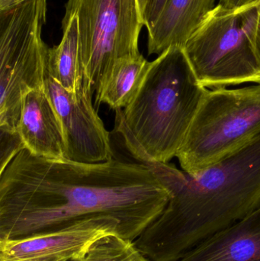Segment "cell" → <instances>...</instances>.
<instances>
[{
    "label": "cell",
    "instance_id": "1",
    "mask_svg": "<svg viewBox=\"0 0 260 261\" xmlns=\"http://www.w3.org/2000/svg\"><path fill=\"white\" fill-rule=\"evenodd\" d=\"M170 199L142 163L82 164L32 154L24 148L0 173V240L18 239L81 219L106 216L134 242Z\"/></svg>",
    "mask_w": 260,
    "mask_h": 261
},
{
    "label": "cell",
    "instance_id": "2",
    "mask_svg": "<svg viewBox=\"0 0 260 261\" xmlns=\"http://www.w3.org/2000/svg\"><path fill=\"white\" fill-rule=\"evenodd\" d=\"M169 190L162 214L134 241L150 261H177L260 205V135L195 174L148 163Z\"/></svg>",
    "mask_w": 260,
    "mask_h": 261
},
{
    "label": "cell",
    "instance_id": "3",
    "mask_svg": "<svg viewBox=\"0 0 260 261\" xmlns=\"http://www.w3.org/2000/svg\"><path fill=\"white\" fill-rule=\"evenodd\" d=\"M208 90L184 47H169L150 63L132 102L116 111V132L142 164H168L177 158Z\"/></svg>",
    "mask_w": 260,
    "mask_h": 261
},
{
    "label": "cell",
    "instance_id": "4",
    "mask_svg": "<svg viewBox=\"0 0 260 261\" xmlns=\"http://www.w3.org/2000/svg\"><path fill=\"white\" fill-rule=\"evenodd\" d=\"M260 0L235 9L217 5L189 37L185 52L206 88L260 84L255 48Z\"/></svg>",
    "mask_w": 260,
    "mask_h": 261
},
{
    "label": "cell",
    "instance_id": "5",
    "mask_svg": "<svg viewBox=\"0 0 260 261\" xmlns=\"http://www.w3.org/2000/svg\"><path fill=\"white\" fill-rule=\"evenodd\" d=\"M260 135V84L208 90L177 158L195 174L241 150Z\"/></svg>",
    "mask_w": 260,
    "mask_h": 261
},
{
    "label": "cell",
    "instance_id": "6",
    "mask_svg": "<svg viewBox=\"0 0 260 261\" xmlns=\"http://www.w3.org/2000/svg\"><path fill=\"white\" fill-rule=\"evenodd\" d=\"M46 18L47 0H27L0 11V129L18 130L24 97L44 85Z\"/></svg>",
    "mask_w": 260,
    "mask_h": 261
},
{
    "label": "cell",
    "instance_id": "7",
    "mask_svg": "<svg viewBox=\"0 0 260 261\" xmlns=\"http://www.w3.org/2000/svg\"><path fill=\"white\" fill-rule=\"evenodd\" d=\"M77 18L79 52L95 99L114 66L135 58L145 26L139 0H68L63 22Z\"/></svg>",
    "mask_w": 260,
    "mask_h": 261
},
{
    "label": "cell",
    "instance_id": "8",
    "mask_svg": "<svg viewBox=\"0 0 260 261\" xmlns=\"http://www.w3.org/2000/svg\"><path fill=\"white\" fill-rule=\"evenodd\" d=\"M43 89L62 125L69 161L99 164L112 160L110 134L93 107L91 87L70 93L49 75L47 66Z\"/></svg>",
    "mask_w": 260,
    "mask_h": 261
},
{
    "label": "cell",
    "instance_id": "9",
    "mask_svg": "<svg viewBox=\"0 0 260 261\" xmlns=\"http://www.w3.org/2000/svg\"><path fill=\"white\" fill-rule=\"evenodd\" d=\"M119 230L120 222L111 216L86 218L45 232L0 240V260L38 257L82 258L95 241L107 234H119Z\"/></svg>",
    "mask_w": 260,
    "mask_h": 261
},
{
    "label": "cell",
    "instance_id": "10",
    "mask_svg": "<svg viewBox=\"0 0 260 261\" xmlns=\"http://www.w3.org/2000/svg\"><path fill=\"white\" fill-rule=\"evenodd\" d=\"M18 132L32 154L68 160L62 125L43 87L32 90L24 97Z\"/></svg>",
    "mask_w": 260,
    "mask_h": 261
},
{
    "label": "cell",
    "instance_id": "11",
    "mask_svg": "<svg viewBox=\"0 0 260 261\" xmlns=\"http://www.w3.org/2000/svg\"><path fill=\"white\" fill-rule=\"evenodd\" d=\"M177 261H260V205Z\"/></svg>",
    "mask_w": 260,
    "mask_h": 261
},
{
    "label": "cell",
    "instance_id": "12",
    "mask_svg": "<svg viewBox=\"0 0 260 261\" xmlns=\"http://www.w3.org/2000/svg\"><path fill=\"white\" fill-rule=\"evenodd\" d=\"M216 0H167L148 31V55H161L172 46L184 47L189 37L215 9Z\"/></svg>",
    "mask_w": 260,
    "mask_h": 261
},
{
    "label": "cell",
    "instance_id": "13",
    "mask_svg": "<svg viewBox=\"0 0 260 261\" xmlns=\"http://www.w3.org/2000/svg\"><path fill=\"white\" fill-rule=\"evenodd\" d=\"M62 29L64 35L61 43L49 47L47 72L63 88L70 93H78L90 84L81 61L76 16L73 15L63 22Z\"/></svg>",
    "mask_w": 260,
    "mask_h": 261
},
{
    "label": "cell",
    "instance_id": "14",
    "mask_svg": "<svg viewBox=\"0 0 260 261\" xmlns=\"http://www.w3.org/2000/svg\"><path fill=\"white\" fill-rule=\"evenodd\" d=\"M143 55L119 61L113 69L95 106L108 105L114 111L126 108L138 93L150 66Z\"/></svg>",
    "mask_w": 260,
    "mask_h": 261
},
{
    "label": "cell",
    "instance_id": "15",
    "mask_svg": "<svg viewBox=\"0 0 260 261\" xmlns=\"http://www.w3.org/2000/svg\"><path fill=\"white\" fill-rule=\"evenodd\" d=\"M82 261H150L134 242L119 234H110L95 241Z\"/></svg>",
    "mask_w": 260,
    "mask_h": 261
},
{
    "label": "cell",
    "instance_id": "16",
    "mask_svg": "<svg viewBox=\"0 0 260 261\" xmlns=\"http://www.w3.org/2000/svg\"><path fill=\"white\" fill-rule=\"evenodd\" d=\"M24 148L25 144L18 130L0 129V173Z\"/></svg>",
    "mask_w": 260,
    "mask_h": 261
},
{
    "label": "cell",
    "instance_id": "17",
    "mask_svg": "<svg viewBox=\"0 0 260 261\" xmlns=\"http://www.w3.org/2000/svg\"><path fill=\"white\" fill-rule=\"evenodd\" d=\"M167 0H139L143 24L148 31L158 19Z\"/></svg>",
    "mask_w": 260,
    "mask_h": 261
},
{
    "label": "cell",
    "instance_id": "18",
    "mask_svg": "<svg viewBox=\"0 0 260 261\" xmlns=\"http://www.w3.org/2000/svg\"><path fill=\"white\" fill-rule=\"evenodd\" d=\"M253 0H218V5L226 9H235L248 4Z\"/></svg>",
    "mask_w": 260,
    "mask_h": 261
},
{
    "label": "cell",
    "instance_id": "19",
    "mask_svg": "<svg viewBox=\"0 0 260 261\" xmlns=\"http://www.w3.org/2000/svg\"><path fill=\"white\" fill-rule=\"evenodd\" d=\"M26 1L27 0H0V11L12 9Z\"/></svg>",
    "mask_w": 260,
    "mask_h": 261
},
{
    "label": "cell",
    "instance_id": "20",
    "mask_svg": "<svg viewBox=\"0 0 260 261\" xmlns=\"http://www.w3.org/2000/svg\"><path fill=\"white\" fill-rule=\"evenodd\" d=\"M65 259L58 257H38L33 258L19 259V260H0V261H66Z\"/></svg>",
    "mask_w": 260,
    "mask_h": 261
},
{
    "label": "cell",
    "instance_id": "21",
    "mask_svg": "<svg viewBox=\"0 0 260 261\" xmlns=\"http://www.w3.org/2000/svg\"><path fill=\"white\" fill-rule=\"evenodd\" d=\"M255 48H256V57L260 67V12L259 20H258L257 29H256V40H255Z\"/></svg>",
    "mask_w": 260,
    "mask_h": 261
},
{
    "label": "cell",
    "instance_id": "22",
    "mask_svg": "<svg viewBox=\"0 0 260 261\" xmlns=\"http://www.w3.org/2000/svg\"><path fill=\"white\" fill-rule=\"evenodd\" d=\"M66 261H82V258L79 259H71V260H68Z\"/></svg>",
    "mask_w": 260,
    "mask_h": 261
}]
</instances>
